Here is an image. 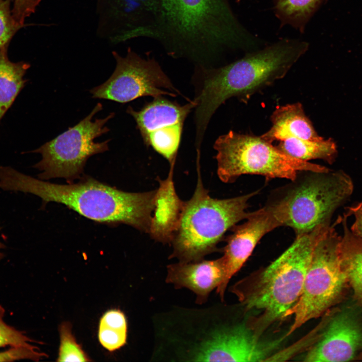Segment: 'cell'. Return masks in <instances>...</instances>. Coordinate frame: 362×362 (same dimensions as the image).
I'll return each mask as SVG.
<instances>
[{
    "label": "cell",
    "instance_id": "3",
    "mask_svg": "<svg viewBox=\"0 0 362 362\" xmlns=\"http://www.w3.org/2000/svg\"><path fill=\"white\" fill-rule=\"evenodd\" d=\"M305 41L284 39L248 52L243 57L217 68L202 67L206 73L196 99L197 137L202 138L216 110L226 100L236 97L245 102L283 78L308 50Z\"/></svg>",
    "mask_w": 362,
    "mask_h": 362
},
{
    "label": "cell",
    "instance_id": "16",
    "mask_svg": "<svg viewBox=\"0 0 362 362\" xmlns=\"http://www.w3.org/2000/svg\"><path fill=\"white\" fill-rule=\"evenodd\" d=\"M175 163L170 164L165 179L158 177L159 187L154 199V209L151 217L148 234L156 241L169 243L178 228L185 205L177 196L173 180Z\"/></svg>",
    "mask_w": 362,
    "mask_h": 362
},
{
    "label": "cell",
    "instance_id": "22",
    "mask_svg": "<svg viewBox=\"0 0 362 362\" xmlns=\"http://www.w3.org/2000/svg\"><path fill=\"white\" fill-rule=\"evenodd\" d=\"M323 0H274V11L282 24L303 32Z\"/></svg>",
    "mask_w": 362,
    "mask_h": 362
},
{
    "label": "cell",
    "instance_id": "2",
    "mask_svg": "<svg viewBox=\"0 0 362 362\" xmlns=\"http://www.w3.org/2000/svg\"><path fill=\"white\" fill-rule=\"evenodd\" d=\"M4 185L8 191L34 195L42 206L62 204L94 222L115 226H130L148 233L154 209L156 190L127 192L83 174L77 183L58 184L24 174L14 168L6 173Z\"/></svg>",
    "mask_w": 362,
    "mask_h": 362
},
{
    "label": "cell",
    "instance_id": "28",
    "mask_svg": "<svg viewBox=\"0 0 362 362\" xmlns=\"http://www.w3.org/2000/svg\"><path fill=\"white\" fill-rule=\"evenodd\" d=\"M41 0H14L13 11L19 16L30 15L36 10Z\"/></svg>",
    "mask_w": 362,
    "mask_h": 362
},
{
    "label": "cell",
    "instance_id": "1",
    "mask_svg": "<svg viewBox=\"0 0 362 362\" xmlns=\"http://www.w3.org/2000/svg\"><path fill=\"white\" fill-rule=\"evenodd\" d=\"M150 39L172 57L204 67L226 52H249L261 44L241 24L228 0H158Z\"/></svg>",
    "mask_w": 362,
    "mask_h": 362
},
{
    "label": "cell",
    "instance_id": "12",
    "mask_svg": "<svg viewBox=\"0 0 362 362\" xmlns=\"http://www.w3.org/2000/svg\"><path fill=\"white\" fill-rule=\"evenodd\" d=\"M194 101L181 106L161 97L156 98L139 111L129 106L127 112L134 119L145 144L175 163L184 124Z\"/></svg>",
    "mask_w": 362,
    "mask_h": 362
},
{
    "label": "cell",
    "instance_id": "17",
    "mask_svg": "<svg viewBox=\"0 0 362 362\" xmlns=\"http://www.w3.org/2000/svg\"><path fill=\"white\" fill-rule=\"evenodd\" d=\"M270 119L272 127L260 136L269 142H280L290 138L313 141L324 139L315 130L300 103L277 106Z\"/></svg>",
    "mask_w": 362,
    "mask_h": 362
},
{
    "label": "cell",
    "instance_id": "5",
    "mask_svg": "<svg viewBox=\"0 0 362 362\" xmlns=\"http://www.w3.org/2000/svg\"><path fill=\"white\" fill-rule=\"evenodd\" d=\"M198 179L192 197L185 201L178 228L171 242L170 258L180 262H195L218 250L217 244L225 232L249 212L248 201L256 191L242 196L218 199L212 198L203 184L199 159H197Z\"/></svg>",
    "mask_w": 362,
    "mask_h": 362
},
{
    "label": "cell",
    "instance_id": "31",
    "mask_svg": "<svg viewBox=\"0 0 362 362\" xmlns=\"http://www.w3.org/2000/svg\"><path fill=\"white\" fill-rule=\"evenodd\" d=\"M360 360H362V355H361V357H360Z\"/></svg>",
    "mask_w": 362,
    "mask_h": 362
},
{
    "label": "cell",
    "instance_id": "7",
    "mask_svg": "<svg viewBox=\"0 0 362 362\" xmlns=\"http://www.w3.org/2000/svg\"><path fill=\"white\" fill-rule=\"evenodd\" d=\"M214 148L217 151V174L225 183H233L240 175L247 174L293 180L299 171L329 169L285 154L261 136L232 130L219 137Z\"/></svg>",
    "mask_w": 362,
    "mask_h": 362
},
{
    "label": "cell",
    "instance_id": "13",
    "mask_svg": "<svg viewBox=\"0 0 362 362\" xmlns=\"http://www.w3.org/2000/svg\"><path fill=\"white\" fill-rule=\"evenodd\" d=\"M286 216L281 205L270 198L261 208L249 212L242 224L233 226L232 233L226 239L223 255L220 257L224 275L217 293L221 299L232 277L242 267L259 241L266 234L285 226Z\"/></svg>",
    "mask_w": 362,
    "mask_h": 362
},
{
    "label": "cell",
    "instance_id": "20",
    "mask_svg": "<svg viewBox=\"0 0 362 362\" xmlns=\"http://www.w3.org/2000/svg\"><path fill=\"white\" fill-rule=\"evenodd\" d=\"M8 48L0 49V121L24 87V76L30 66L24 61H11Z\"/></svg>",
    "mask_w": 362,
    "mask_h": 362
},
{
    "label": "cell",
    "instance_id": "21",
    "mask_svg": "<svg viewBox=\"0 0 362 362\" xmlns=\"http://www.w3.org/2000/svg\"><path fill=\"white\" fill-rule=\"evenodd\" d=\"M276 146L284 154L305 161L320 159L332 164L337 155L336 145L331 138L313 141L290 138Z\"/></svg>",
    "mask_w": 362,
    "mask_h": 362
},
{
    "label": "cell",
    "instance_id": "6",
    "mask_svg": "<svg viewBox=\"0 0 362 362\" xmlns=\"http://www.w3.org/2000/svg\"><path fill=\"white\" fill-rule=\"evenodd\" d=\"M275 190L273 198L282 205L285 226L296 235L330 224L335 211L353 193L351 177L342 170L299 171L295 179Z\"/></svg>",
    "mask_w": 362,
    "mask_h": 362
},
{
    "label": "cell",
    "instance_id": "23",
    "mask_svg": "<svg viewBox=\"0 0 362 362\" xmlns=\"http://www.w3.org/2000/svg\"><path fill=\"white\" fill-rule=\"evenodd\" d=\"M127 324L121 310L112 309L106 312L100 319L98 337L101 345L110 351H114L126 342Z\"/></svg>",
    "mask_w": 362,
    "mask_h": 362
},
{
    "label": "cell",
    "instance_id": "4",
    "mask_svg": "<svg viewBox=\"0 0 362 362\" xmlns=\"http://www.w3.org/2000/svg\"><path fill=\"white\" fill-rule=\"evenodd\" d=\"M330 225L296 235L290 246L269 265L232 287L244 309L252 314L247 325L256 333L261 335L270 325L287 317L302 294L316 243Z\"/></svg>",
    "mask_w": 362,
    "mask_h": 362
},
{
    "label": "cell",
    "instance_id": "11",
    "mask_svg": "<svg viewBox=\"0 0 362 362\" xmlns=\"http://www.w3.org/2000/svg\"><path fill=\"white\" fill-rule=\"evenodd\" d=\"M361 310L354 301V303L335 306L328 310L318 326L316 341L304 360L336 362L360 360L362 355Z\"/></svg>",
    "mask_w": 362,
    "mask_h": 362
},
{
    "label": "cell",
    "instance_id": "8",
    "mask_svg": "<svg viewBox=\"0 0 362 362\" xmlns=\"http://www.w3.org/2000/svg\"><path fill=\"white\" fill-rule=\"evenodd\" d=\"M341 236L330 226L314 247L302 294L289 311L294 320L289 336L308 321L323 315L343 299L349 287L340 258Z\"/></svg>",
    "mask_w": 362,
    "mask_h": 362
},
{
    "label": "cell",
    "instance_id": "14",
    "mask_svg": "<svg viewBox=\"0 0 362 362\" xmlns=\"http://www.w3.org/2000/svg\"><path fill=\"white\" fill-rule=\"evenodd\" d=\"M185 312L190 322L181 328L185 329H182L181 336L172 338L173 353H176L173 357L185 361H224L226 339L231 326L214 322L213 307Z\"/></svg>",
    "mask_w": 362,
    "mask_h": 362
},
{
    "label": "cell",
    "instance_id": "19",
    "mask_svg": "<svg viewBox=\"0 0 362 362\" xmlns=\"http://www.w3.org/2000/svg\"><path fill=\"white\" fill-rule=\"evenodd\" d=\"M346 215L341 220L343 229L340 246L341 261L354 300L362 308V239L352 233Z\"/></svg>",
    "mask_w": 362,
    "mask_h": 362
},
{
    "label": "cell",
    "instance_id": "9",
    "mask_svg": "<svg viewBox=\"0 0 362 362\" xmlns=\"http://www.w3.org/2000/svg\"><path fill=\"white\" fill-rule=\"evenodd\" d=\"M102 109V104L98 103L78 123L32 151L42 156L33 166L40 172L38 178L47 180L62 178L67 183H73L84 174V166L90 157L109 150L110 140L94 141L109 131L105 124L115 115L113 112L105 118L92 121L93 117Z\"/></svg>",
    "mask_w": 362,
    "mask_h": 362
},
{
    "label": "cell",
    "instance_id": "29",
    "mask_svg": "<svg viewBox=\"0 0 362 362\" xmlns=\"http://www.w3.org/2000/svg\"><path fill=\"white\" fill-rule=\"evenodd\" d=\"M347 216H353V222L350 228L352 233L362 239V202L349 207Z\"/></svg>",
    "mask_w": 362,
    "mask_h": 362
},
{
    "label": "cell",
    "instance_id": "10",
    "mask_svg": "<svg viewBox=\"0 0 362 362\" xmlns=\"http://www.w3.org/2000/svg\"><path fill=\"white\" fill-rule=\"evenodd\" d=\"M112 53L116 68L106 81L89 90L93 98L125 103L145 96H176L177 90L154 58H143L130 48L125 57Z\"/></svg>",
    "mask_w": 362,
    "mask_h": 362
},
{
    "label": "cell",
    "instance_id": "25",
    "mask_svg": "<svg viewBox=\"0 0 362 362\" xmlns=\"http://www.w3.org/2000/svg\"><path fill=\"white\" fill-rule=\"evenodd\" d=\"M5 309L0 305V348L6 346H32L35 341L28 337L24 331L7 324L4 320Z\"/></svg>",
    "mask_w": 362,
    "mask_h": 362
},
{
    "label": "cell",
    "instance_id": "27",
    "mask_svg": "<svg viewBox=\"0 0 362 362\" xmlns=\"http://www.w3.org/2000/svg\"><path fill=\"white\" fill-rule=\"evenodd\" d=\"M47 356L34 345L32 346L10 347L7 350L0 352V362L14 361L22 359L38 361Z\"/></svg>",
    "mask_w": 362,
    "mask_h": 362
},
{
    "label": "cell",
    "instance_id": "18",
    "mask_svg": "<svg viewBox=\"0 0 362 362\" xmlns=\"http://www.w3.org/2000/svg\"><path fill=\"white\" fill-rule=\"evenodd\" d=\"M157 4V0H117V40L150 38Z\"/></svg>",
    "mask_w": 362,
    "mask_h": 362
},
{
    "label": "cell",
    "instance_id": "15",
    "mask_svg": "<svg viewBox=\"0 0 362 362\" xmlns=\"http://www.w3.org/2000/svg\"><path fill=\"white\" fill-rule=\"evenodd\" d=\"M224 267L220 258L168 265L166 282L175 288H186L196 296V303H205L211 292L222 282Z\"/></svg>",
    "mask_w": 362,
    "mask_h": 362
},
{
    "label": "cell",
    "instance_id": "24",
    "mask_svg": "<svg viewBox=\"0 0 362 362\" xmlns=\"http://www.w3.org/2000/svg\"><path fill=\"white\" fill-rule=\"evenodd\" d=\"M60 343L57 361H91L81 346L77 343L68 322L62 323L59 327Z\"/></svg>",
    "mask_w": 362,
    "mask_h": 362
},
{
    "label": "cell",
    "instance_id": "26",
    "mask_svg": "<svg viewBox=\"0 0 362 362\" xmlns=\"http://www.w3.org/2000/svg\"><path fill=\"white\" fill-rule=\"evenodd\" d=\"M12 0H0V49L10 41L22 27L15 21L12 13Z\"/></svg>",
    "mask_w": 362,
    "mask_h": 362
},
{
    "label": "cell",
    "instance_id": "30",
    "mask_svg": "<svg viewBox=\"0 0 362 362\" xmlns=\"http://www.w3.org/2000/svg\"><path fill=\"white\" fill-rule=\"evenodd\" d=\"M1 230V227H0V230ZM5 247H6V246H5V245L4 243H3L0 241V260H1L4 257V254L3 252H2L1 251V250H2V249L5 248Z\"/></svg>",
    "mask_w": 362,
    "mask_h": 362
}]
</instances>
